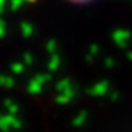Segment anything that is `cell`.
<instances>
[{
	"label": "cell",
	"instance_id": "6da1fadb",
	"mask_svg": "<svg viewBox=\"0 0 132 132\" xmlns=\"http://www.w3.org/2000/svg\"><path fill=\"white\" fill-rule=\"evenodd\" d=\"M70 2H75V3H85V2H90V0H70Z\"/></svg>",
	"mask_w": 132,
	"mask_h": 132
}]
</instances>
